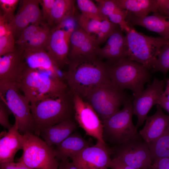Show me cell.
<instances>
[{"mask_svg":"<svg viewBox=\"0 0 169 169\" xmlns=\"http://www.w3.org/2000/svg\"><path fill=\"white\" fill-rule=\"evenodd\" d=\"M151 72H160L166 75L169 70V43L161 49Z\"/></svg>","mask_w":169,"mask_h":169,"instance_id":"f546056e","label":"cell"},{"mask_svg":"<svg viewBox=\"0 0 169 169\" xmlns=\"http://www.w3.org/2000/svg\"><path fill=\"white\" fill-rule=\"evenodd\" d=\"M77 125L74 119L69 120L45 129L40 135L48 146H56L73 133Z\"/></svg>","mask_w":169,"mask_h":169,"instance_id":"cb8c5ba5","label":"cell"},{"mask_svg":"<svg viewBox=\"0 0 169 169\" xmlns=\"http://www.w3.org/2000/svg\"><path fill=\"white\" fill-rule=\"evenodd\" d=\"M91 146L79 133H73L54 148L56 158L61 161L68 159Z\"/></svg>","mask_w":169,"mask_h":169,"instance_id":"d4e9b609","label":"cell"},{"mask_svg":"<svg viewBox=\"0 0 169 169\" xmlns=\"http://www.w3.org/2000/svg\"><path fill=\"white\" fill-rule=\"evenodd\" d=\"M0 163L13 162L17 152L23 150V136L19 131L18 124L15 120L12 128L8 132L0 134Z\"/></svg>","mask_w":169,"mask_h":169,"instance_id":"d6986e66","label":"cell"},{"mask_svg":"<svg viewBox=\"0 0 169 169\" xmlns=\"http://www.w3.org/2000/svg\"></svg>","mask_w":169,"mask_h":169,"instance_id":"c3c4849f","label":"cell"},{"mask_svg":"<svg viewBox=\"0 0 169 169\" xmlns=\"http://www.w3.org/2000/svg\"><path fill=\"white\" fill-rule=\"evenodd\" d=\"M55 0H41L40 4L42 7L43 20L46 21L49 25L51 12Z\"/></svg>","mask_w":169,"mask_h":169,"instance_id":"74e56055","label":"cell"},{"mask_svg":"<svg viewBox=\"0 0 169 169\" xmlns=\"http://www.w3.org/2000/svg\"><path fill=\"white\" fill-rule=\"evenodd\" d=\"M146 144L150 151L152 163L158 159L169 158V129L156 141Z\"/></svg>","mask_w":169,"mask_h":169,"instance_id":"83f0119b","label":"cell"},{"mask_svg":"<svg viewBox=\"0 0 169 169\" xmlns=\"http://www.w3.org/2000/svg\"><path fill=\"white\" fill-rule=\"evenodd\" d=\"M41 0L21 1L19 8L9 23L11 33L17 38L22 31L31 24L43 21L39 7Z\"/></svg>","mask_w":169,"mask_h":169,"instance_id":"2e32d148","label":"cell"},{"mask_svg":"<svg viewBox=\"0 0 169 169\" xmlns=\"http://www.w3.org/2000/svg\"><path fill=\"white\" fill-rule=\"evenodd\" d=\"M121 8L138 17L157 12V0H114Z\"/></svg>","mask_w":169,"mask_h":169,"instance_id":"484cf974","label":"cell"},{"mask_svg":"<svg viewBox=\"0 0 169 169\" xmlns=\"http://www.w3.org/2000/svg\"><path fill=\"white\" fill-rule=\"evenodd\" d=\"M75 2L74 0H55L49 25L55 26L67 18L75 15Z\"/></svg>","mask_w":169,"mask_h":169,"instance_id":"4316f807","label":"cell"},{"mask_svg":"<svg viewBox=\"0 0 169 169\" xmlns=\"http://www.w3.org/2000/svg\"><path fill=\"white\" fill-rule=\"evenodd\" d=\"M104 64L111 81L121 90H129L136 94L150 81L149 70L127 58L107 60Z\"/></svg>","mask_w":169,"mask_h":169,"instance_id":"3957f363","label":"cell"},{"mask_svg":"<svg viewBox=\"0 0 169 169\" xmlns=\"http://www.w3.org/2000/svg\"><path fill=\"white\" fill-rule=\"evenodd\" d=\"M23 135V152L18 162H22L34 169H58L59 163L53 146H48L33 133Z\"/></svg>","mask_w":169,"mask_h":169,"instance_id":"9c48e42d","label":"cell"},{"mask_svg":"<svg viewBox=\"0 0 169 169\" xmlns=\"http://www.w3.org/2000/svg\"><path fill=\"white\" fill-rule=\"evenodd\" d=\"M74 109V119L86 135L97 141L106 143L103 139V125L99 115L92 106L79 95L73 93Z\"/></svg>","mask_w":169,"mask_h":169,"instance_id":"8fae6325","label":"cell"},{"mask_svg":"<svg viewBox=\"0 0 169 169\" xmlns=\"http://www.w3.org/2000/svg\"><path fill=\"white\" fill-rule=\"evenodd\" d=\"M77 18L80 27L89 34L96 35L99 30L102 21L88 18L81 13L77 15Z\"/></svg>","mask_w":169,"mask_h":169,"instance_id":"4dcf8cb0","label":"cell"},{"mask_svg":"<svg viewBox=\"0 0 169 169\" xmlns=\"http://www.w3.org/2000/svg\"><path fill=\"white\" fill-rule=\"evenodd\" d=\"M124 31L128 47L127 58L152 69L161 49L169 41L161 37L146 35L130 25Z\"/></svg>","mask_w":169,"mask_h":169,"instance_id":"5b68a950","label":"cell"},{"mask_svg":"<svg viewBox=\"0 0 169 169\" xmlns=\"http://www.w3.org/2000/svg\"><path fill=\"white\" fill-rule=\"evenodd\" d=\"M166 82L165 89L164 90L160 100L169 102V79H166Z\"/></svg>","mask_w":169,"mask_h":169,"instance_id":"f6af8a7d","label":"cell"},{"mask_svg":"<svg viewBox=\"0 0 169 169\" xmlns=\"http://www.w3.org/2000/svg\"><path fill=\"white\" fill-rule=\"evenodd\" d=\"M18 84L30 104L46 97L60 96L69 90L63 79L27 66Z\"/></svg>","mask_w":169,"mask_h":169,"instance_id":"277c9868","label":"cell"},{"mask_svg":"<svg viewBox=\"0 0 169 169\" xmlns=\"http://www.w3.org/2000/svg\"><path fill=\"white\" fill-rule=\"evenodd\" d=\"M82 98L92 106L102 120L119 111L122 105L133 98L111 82L91 89Z\"/></svg>","mask_w":169,"mask_h":169,"instance_id":"52a82bcc","label":"cell"},{"mask_svg":"<svg viewBox=\"0 0 169 169\" xmlns=\"http://www.w3.org/2000/svg\"><path fill=\"white\" fill-rule=\"evenodd\" d=\"M15 38L12 33L0 37V56L15 51Z\"/></svg>","mask_w":169,"mask_h":169,"instance_id":"e575fe53","label":"cell"},{"mask_svg":"<svg viewBox=\"0 0 169 169\" xmlns=\"http://www.w3.org/2000/svg\"><path fill=\"white\" fill-rule=\"evenodd\" d=\"M165 81L154 78L152 83L139 92L133 94L132 101L134 115L137 118L136 128L141 126L146 120L152 107L158 105L164 91Z\"/></svg>","mask_w":169,"mask_h":169,"instance_id":"7c38bea8","label":"cell"},{"mask_svg":"<svg viewBox=\"0 0 169 169\" xmlns=\"http://www.w3.org/2000/svg\"><path fill=\"white\" fill-rule=\"evenodd\" d=\"M119 26L107 19L103 20L99 30L95 35V38L100 45L107 41V39Z\"/></svg>","mask_w":169,"mask_h":169,"instance_id":"1f68e13d","label":"cell"},{"mask_svg":"<svg viewBox=\"0 0 169 169\" xmlns=\"http://www.w3.org/2000/svg\"><path fill=\"white\" fill-rule=\"evenodd\" d=\"M21 91L18 84L0 82V100L8 106L18 124L19 131L22 135L34 134L30 103Z\"/></svg>","mask_w":169,"mask_h":169,"instance_id":"ba28073f","label":"cell"},{"mask_svg":"<svg viewBox=\"0 0 169 169\" xmlns=\"http://www.w3.org/2000/svg\"><path fill=\"white\" fill-rule=\"evenodd\" d=\"M132 101L126 102L122 110L101 120L103 125V139L106 143L114 146L129 140H143L132 122Z\"/></svg>","mask_w":169,"mask_h":169,"instance_id":"8992f818","label":"cell"},{"mask_svg":"<svg viewBox=\"0 0 169 169\" xmlns=\"http://www.w3.org/2000/svg\"><path fill=\"white\" fill-rule=\"evenodd\" d=\"M34 134L45 129L74 119L73 95L69 89L60 96L46 97L30 104Z\"/></svg>","mask_w":169,"mask_h":169,"instance_id":"7a4b0ae2","label":"cell"},{"mask_svg":"<svg viewBox=\"0 0 169 169\" xmlns=\"http://www.w3.org/2000/svg\"><path fill=\"white\" fill-rule=\"evenodd\" d=\"M1 169H34L32 168L22 162L14 161L0 163Z\"/></svg>","mask_w":169,"mask_h":169,"instance_id":"f35d334b","label":"cell"},{"mask_svg":"<svg viewBox=\"0 0 169 169\" xmlns=\"http://www.w3.org/2000/svg\"><path fill=\"white\" fill-rule=\"evenodd\" d=\"M162 108L167 111L169 114V102L160 100L158 104Z\"/></svg>","mask_w":169,"mask_h":169,"instance_id":"bcb514c9","label":"cell"},{"mask_svg":"<svg viewBox=\"0 0 169 169\" xmlns=\"http://www.w3.org/2000/svg\"><path fill=\"white\" fill-rule=\"evenodd\" d=\"M120 27L116 28L107 40L106 43L99 51L98 58L101 60H113L128 56V47L125 36Z\"/></svg>","mask_w":169,"mask_h":169,"instance_id":"603a6c76","label":"cell"},{"mask_svg":"<svg viewBox=\"0 0 169 169\" xmlns=\"http://www.w3.org/2000/svg\"><path fill=\"white\" fill-rule=\"evenodd\" d=\"M26 66L42 72L57 79H63L57 67L48 52L45 49L23 50Z\"/></svg>","mask_w":169,"mask_h":169,"instance_id":"ffe728a7","label":"cell"},{"mask_svg":"<svg viewBox=\"0 0 169 169\" xmlns=\"http://www.w3.org/2000/svg\"><path fill=\"white\" fill-rule=\"evenodd\" d=\"M151 169V168H145V169Z\"/></svg>","mask_w":169,"mask_h":169,"instance_id":"7dc6e473","label":"cell"},{"mask_svg":"<svg viewBox=\"0 0 169 169\" xmlns=\"http://www.w3.org/2000/svg\"><path fill=\"white\" fill-rule=\"evenodd\" d=\"M55 26L70 35H71L75 30L81 28L78 23L76 13L74 15L67 18Z\"/></svg>","mask_w":169,"mask_h":169,"instance_id":"d590c367","label":"cell"},{"mask_svg":"<svg viewBox=\"0 0 169 169\" xmlns=\"http://www.w3.org/2000/svg\"><path fill=\"white\" fill-rule=\"evenodd\" d=\"M19 1V0H0L1 13L9 23L13 20L15 16L14 13Z\"/></svg>","mask_w":169,"mask_h":169,"instance_id":"836d02e7","label":"cell"},{"mask_svg":"<svg viewBox=\"0 0 169 169\" xmlns=\"http://www.w3.org/2000/svg\"><path fill=\"white\" fill-rule=\"evenodd\" d=\"M112 151L106 143L97 141L71 158L78 169H108L111 162Z\"/></svg>","mask_w":169,"mask_h":169,"instance_id":"4fadbf2b","label":"cell"},{"mask_svg":"<svg viewBox=\"0 0 169 169\" xmlns=\"http://www.w3.org/2000/svg\"><path fill=\"white\" fill-rule=\"evenodd\" d=\"M12 33L9 23L1 13L0 14V37Z\"/></svg>","mask_w":169,"mask_h":169,"instance_id":"60d3db41","label":"cell"},{"mask_svg":"<svg viewBox=\"0 0 169 169\" xmlns=\"http://www.w3.org/2000/svg\"><path fill=\"white\" fill-rule=\"evenodd\" d=\"M151 169H169V158H159L152 163Z\"/></svg>","mask_w":169,"mask_h":169,"instance_id":"b9f144b4","label":"cell"},{"mask_svg":"<svg viewBox=\"0 0 169 169\" xmlns=\"http://www.w3.org/2000/svg\"><path fill=\"white\" fill-rule=\"evenodd\" d=\"M70 36L56 26L51 29L45 50L60 70L69 63L68 56Z\"/></svg>","mask_w":169,"mask_h":169,"instance_id":"ac0fdd59","label":"cell"},{"mask_svg":"<svg viewBox=\"0 0 169 169\" xmlns=\"http://www.w3.org/2000/svg\"><path fill=\"white\" fill-rule=\"evenodd\" d=\"M97 7L102 15L108 19L109 16L125 10L120 7L114 0H96Z\"/></svg>","mask_w":169,"mask_h":169,"instance_id":"d6a6232c","label":"cell"},{"mask_svg":"<svg viewBox=\"0 0 169 169\" xmlns=\"http://www.w3.org/2000/svg\"><path fill=\"white\" fill-rule=\"evenodd\" d=\"M63 74L72 93L82 98L91 89L111 82L104 62L98 58L69 61Z\"/></svg>","mask_w":169,"mask_h":169,"instance_id":"6da1fadb","label":"cell"},{"mask_svg":"<svg viewBox=\"0 0 169 169\" xmlns=\"http://www.w3.org/2000/svg\"><path fill=\"white\" fill-rule=\"evenodd\" d=\"M111 148L113 158L118 159L136 169L151 168L152 162L150 151L144 140H129Z\"/></svg>","mask_w":169,"mask_h":169,"instance_id":"30bf717a","label":"cell"},{"mask_svg":"<svg viewBox=\"0 0 169 169\" xmlns=\"http://www.w3.org/2000/svg\"><path fill=\"white\" fill-rule=\"evenodd\" d=\"M58 169H78L72 162L68 159L62 161L59 163Z\"/></svg>","mask_w":169,"mask_h":169,"instance_id":"ee69618b","label":"cell"},{"mask_svg":"<svg viewBox=\"0 0 169 169\" xmlns=\"http://www.w3.org/2000/svg\"><path fill=\"white\" fill-rule=\"evenodd\" d=\"M109 168L111 169H137L131 167L118 159H112Z\"/></svg>","mask_w":169,"mask_h":169,"instance_id":"7bdbcfd3","label":"cell"},{"mask_svg":"<svg viewBox=\"0 0 169 169\" xmlns=\"http://www.w3.org/2000/svg\"><path fill=\"white\" fill-rule=\"evenodd\" d=\"M126 21L132 26L143 27L157 33L161 37L169 41V17L155 12L152 15L140 18L128 11Z\"/></svg>","mask_w":169,"mask_h":169,"instance_id":"7402d4cb","label":"cell"},{"mask_svg":"<svg viewBox=\"0 0 169 169\" xmlns=\"http://www.w3.org/2000/svg\"><path fill=\"white\" fill-rule=\"evenodd\" d=\"M100 48L95 38L81 28L74 32L70 36L68 59L69 61L96 59L98 58Z\"/></svg>","mask_w":169,"mask_h":169,"instance_id":"5bb4252c","label":"cell"},{"mask_svg":"<svg viewBox=\"0 0 169 169\" xmlns=\"http://www.w3.org/2000/svg\"><path fill=\"white\" fill-rule=\"evenodd\" d=\"M157 12L169 17V0H157Z\"/></svg>","mask_w":169,"mask_h":169,"instance_id":"ab89813d","label":"cell"},{"mask_svg":"<svg viewBox=\"0 0 169 169\" xmlns=\"http://www.w3.org/2000/svg\"><path fill=\"white\" fill-rule=\"evenodd\" d=\"M12 114L8 106L3 101H0V124L5 129L9 130L13 127L9 120L10 115Z\"/></svg>","mask_w":169,"mask_h":169,"instance_id":"8d00e7d4","label":"cell"},{"mask_svg":"<svg viewBox=\"0 0 169 169\" xmlns=\"http://www.w3.org/2000/svg\"><path fill=\"white\" fill-rule=\"evenodd\" d=\"M43 21L31 24L24 29L16 44L20 50L45 49L49 39L51 29Z\"/></svg>","mask_w":169,"mask_h":169,"instance_id":"9a60e30c","label":"cell"},{"mask_svg":"<svg viewBox=\"0 0 169 169\" xmlns=\"http://www.w3.org/2000/svg\"><path fill=\"white\" fill-rule=\"evenodd\" d=\"M156 109L154 115L147 116L144 126L139 132L146 143L156 141L169 129V115L163 113L159 105Z\"/></svg>","mask_w":169,"mask_h":169,"instance_id":"44dd1931","label":"cell"},{"mask_svg":"<svg viewBox=\"0 0 169 169\" xmlns=\"http://www.w3.org/2000/svg\"><path fill=\"white\" fill-rule=\"evenodd\" d=\"M78 7L84 16L100 21L108 19L101 13L97 6L90 0H77Z\"/></svg>","mask_w":169,"mask_h":169,"instance_id":"f1b7e54d","label":"cell"},{"mask_svg":"<svg viewBox=\"0 0 169 169\" xmlns=\"http://www.w3.org/2000/svg\"><path fill=\"white\" fill-rule=\"evenodd\" d=\"M26 67L23 50L18 49L0 57V82L18 84Z\"/></svg>","mask_w":169,"mask_h":169,"instance_id":"e0dca14e","label":"cell"}]
</instances>
